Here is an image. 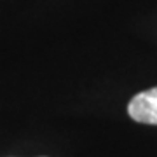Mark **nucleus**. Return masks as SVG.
Listing matches in <instances>:
<instances>
[{
  "label": "nucleus",
  "mask_w": 157,
  "mask_h": 157,
  "mask_svg": "<svg viewBox=\"0 0 157 157\" xmlns=\"http://www.w3.org/2000/svg\"><path fill=\"white\" fill-rule=\"evenodd\" d=\"M128 113L136 122L157 126V87H150L133 96L128 105Z\"/></svg>",
  "instance_id": "1"
}]
</instances>
